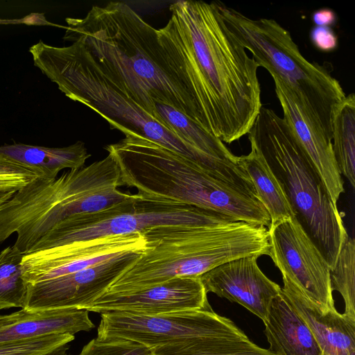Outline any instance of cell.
I'll use <instances>...</instances> for the list:
<instances>
[{
  "label": "cell",
  "mask_w": 355,
  "mask_h": 355,
  "mask_svg": "<svg viewBox=\"0 0 355 355\" xmlns=\"http://www.w3.org/2000/svg\"><path fill=\"white\" fill-rule=\"evenodd\" d=\"M224 23L259 67L294 103L307 125L331 141L335 114L346 97L339 81L301 53L291 33L273 19H252L214 1Z\"/></svg>",
  "instance_id": "obj_6"
},
{
  "label": "cell",
  "mask_w": 355,
  "mask_h": 355,
  "mask_svg": "<svg viewBox=\"0 0 355 355\" xmlns=\"http://www.w3.org/2000/svg\"><path fill=\"white\" fill-rule=\"evenodd\" d=\"M310 39L322 51H331L338 46V37L330 26H315L310 32Z\"/></svg>",
  "instance_id": "obj_29"
},
{
  "label": "cell",
  "mask_w": 355,
  "mask_h": 355,
  "mask_svg": "<svg viewBox=\"0 0 355 355\" xmlns=\"http://www.w3.org/2000/svg\"><path fill=\"white\" fill-rule=\"evenodd\" d=\"M35 67L72 101L99 114L125 136L153 141L202 166L209 159L160 124L129 98L98 67L79 42L57 47L42 41L29 49Z\"/></svg>",
  "instance_id": "obj_7"
},
{
  "label": "cell",
  "mask_w": 355,
  "mask_h": 355,
  "mask_svg": "<svg viewBox=\"0 0 355 355\" xmlns=\"http://www.w3.org/2000/svg\"><path fill=\"white\" fill-rule=\"evenodd\" d=\"M258 257L246 256L225 262L200 279L207 293L241 304L264 322L282 288L261 271Z\"/></svg>",
  "instance_id": "obj_15"
},
{
  "label": "cell",
  "mask_w": 355,
  "mask_h": 355,
  "mask_svg": "<svg viewBox=\"0 0 355 355\" xmlns=\"http://www.w3.org/2000/svg\"><path fill=\"white\" fill-rule=\"evenodd\" d=\"M235 221L225 215L195 206L148 199L132 194L101 211L78 214L56 225L30 252L101 237L141 232L163 225H215Z\"/></svg>",
  "instance_id": "obj_10"
},
{
  "label": "cell",
  "mask_w": 355,
  "mask_h": 355,
  "mask_svg": "<svg viewBox=\"0 0 355 355\" xmlns=\"http://www.w3.org/2000/svg\"><path fill=\"white\" fill-rule=\"evenodd\" d=\"M141 234L147 248L104 293H135L175 277L201 276L243 257L269 254L268 229L243 221L163 225Z\"/></svg>",
  "instance_id": "obj_4"
},
{
  "label": "cell",
  "mask_w": 355,
  "mask_h": 355,
  "mask_svg": "<svg viewBox=\"0 0 355 355\" xmlns=\"http://www.w3.org/2000/svg\"><path fill=\"white\" fill-rule=\"evenodd\" d=\"M96 339L128 340L166 354L193 349L207 350L229 338L247 336L211 306L146 315L126 312L101 314Z\"/></svg>",
  "instance_id": "obj_9"
},
{
  "label": "cell",
  "mask_w": 355,
  "mask_h": 355,
  "mask_svg": "<svg viewBox=\"0 0 355 355\" xmlns=\"http://www.w3.org/2000/svg\"><path fill=\"white\" fill-rule=\"evenodd\" d=\"M69 334H53L0 345V355H46L74 340Z\"/></svg>",
  "instance_id": "obj_26"
},
{
  "label": "cell",
  "mask_w": 355,
  "mask_h": 355,
  "mask_svg": "<svg viewBox=\"0 0 355 355\" xmlns=\"http://www.w3.org/2000/svg\"><path fill=\"white\" fill-rule=\"evenodd\" d=\"M207 295L200 276L179 277L135 293H103L83 309L153 315L209 307Z\"/></svg>",
  "instance_id": "obj_14"
},
{
  "label": "cell",
  "mask_w": 355,
  "mask_h": 355,
  "mask_svg": "<svg viewBox=\"0 0 355 355\" xmlns=\"http://www.w3.org/2000/svg\"><path fill=\"white\" fill-rule=\"evenodd\" d=\"M191 355H276L268 349L259 347L245 338H232L225 340L213 348Z\"/></svg>",
  "instance_id": "obj_28"
},
{
  "label": "cell",
  "mask_w": 355,
  "mask_h": 355,
  "mask_svg": "<svg viewBox=\"0 0 355 355\" xmlns=\"http://www.w3.org/2000/svg\"><path fill=\"white\" fill-rule=\"evenodd\" d=\"M17 192V191H0V209L2 206L8 202Z\"/></svg>",
  "instance_id": "obj_34"
},
{
  "label": "cell",
  "mask_w": 355,
  "mask_h": 355,
  "mask_svg": "<svg viewBox=\"0 0 355 355\" xmlns=\"http://www.w3.org/2000/svg\"><path fill=\"white\" fill-rule=\"evenodd\" d=\"M330 279L332 290L337 291L344 300L343 315L355 324V241L349 235L330 270Z\"/></svg>",
  "instance_id": "obj_25"
},
{
  "label": "cell",
  "mask_w": 355,
  "mask_h": 355,
  "mask_svg": "<svg viewBox=\"0 0 355 355\" xmlns=\"http://www.w3.org/2000/svg\"><path fill=\"white\" fill-rule=\"evenodd\" d=\"M320 355H323L322 354H320Z\"/></svg>",
  "instance_id": "obj_37"
},
{
  "label": "cell",
  "mask_w": 355,
  "mask_h": 355,
  "mask_svg": "<svg viewBox=\"0 0 355 355\" xmlns=\"http://www.w3.org/2000/svg\"><path fill=\"white\" fill-rule=\"evenodd\" d=\"M35 178L21 175H0V191H18Z\"/></svg>",
  "instance_id": "obj_31"
},
{
  "label": "cell",
  "mask_w": 355,
  "mask_h": 355,
  "mask_svg": "<svg viewBox=\"0 0 355 355\" xmlns=\"http://www.w3.org/2000/svg\"><path fill=\"white\" fill-rule=\"evenodd\" d=\"M119 166L109 154L86 167L71 169L53 179L35 178L0 209V243L12 234L24 254L56 225L71 216L101 211L132 194L121 192Z\"/></svg>",
  "instance_id": "obj_5"
},
{
  "label": "cell",
  "mask_w": 355,
  "mask_h": 355,
  "mask_svg": "<svg viewBox=\"0 0 355 355\" xmlns=\"http://www.w3.org/2000/svg\"><path fill=\"white\" fill-rule=\"evenodd\" d=\"M69 345H64L51 353L46 355H69L68 354Z\"/></svg>",
  "instance_id": "obj_35"
},
{
  "label": "cell",
  "mask_w": 355,
  "mask_h": 355,
  "mask_svg": "<svg viewBox=\"0 0 355 355\" xmlns=\"http://www.w3.org/2000/svg\"><path fill=\"white\" fill-rule=\"evenodd\" d=\"M21 23H24L28 25H52L60 26L58 25L50 23L46 19L44 14L40 13H32L26 16L21 19Z\"/></svg>",
  "instance_id": "obj_33"
},
{
  "label": "cell",
  "mask_w": 355,
  "mask_h": 355,
  "mask_svg": "<svg viewBox=\"0 0 355 355\" xmlns=\"http://www.w3.org/2000/svg\"><path fill=\"white\" fill-rule=\"evenodd\" d=\"M251 150L239 157L241 166L249 175L256 195L270 218V227L295 216L284 189L259 149L250 142ZM269 227V228H270Z\"/></svg>",
  "instance_id": "obj_21"
},
{
  "label": "cell",
  "mask_w": 355,
  "mask_h": 355,
  "mask_svg": "<svg viewBox=\"0 0 355 355\" xmlns=\"http://www.w3.org/2000/svg\"><path fill=\"white\" fill-rule=\"evenodd\" d=\"M157 120L193 148L217 162L240 167L239 157L234 155L219 139L177 109L155 102Z\"/></svg>",
  "instance_id": "obj_22"
},
{
  "label": "cell",
  "mask_w": 355,
  "mask_h": 355,
  "mask_svg": "<svg viewBox=\"0 0 355 355\" xmlns=\"http://www.w3.org/2000/svg\"><path fill=\"white\" fill-rule=\"evenodd\" d=\"M269 254L322 314L336 311L330 268L315 243L294 216L268 229Z\"/></svg>",
  "instance_id": "obj_11"
},
{
  "label": "cell",
  "mask_w": 355,
  "mask_h": 355,
  "mask_svg": "<svg viewBox=\"0 0 355 355\" xmlns=\"http://www.w3.org/2000/svg\"><path fill=\"white\" fill-rule=\"evenodd\" d=\"M146 248L141 232L71 243L24 254L22 272L28 284L70 275L121 253Z\"/></svg>",
  "instance_id": "obj_13"
},
{
  "label": "cell",
  "mask_w": 355,
  "mask_h": 355,
  "mask_svg": "<svg viewBox=\"0 0 355 355\" xmlns=\"http://www.w3.org/2000/svg\"><path fill=\"white\" fill-rule=\"evenodd\" d=\"M312 20L315 26H329L335 24L336 15L334 10L329 8H322L313 12Z\"/></svg>",
  "instance_id": "obj_32"
},
{
  "label": "cell",
  "mask_w": 355,
  "mask_h": 355,
  "mask_svg": "<svg viewBox=\"0 0 355 355\" xmlns=\"http://www.w3.org/2000/svg\"><path fill=\"white\" fill-rule=\"evenodd\" d=\"M78 355H155L154 348L128 340H92Z\"/></svg>",
  "instance_id": "obj_27"
},
{
  "label": "cell",
  "mask_w": 355,
  "mask_h": 355,
  "mask_svg": "<svg viewBox=\"0 0 355 355\" xmlns=\"http://www.w3.org/2000/svg\"><path fill=\"white\" fill-rule=\"evenodd\" d=\"M66 21L64 40L81 43L101 70L153 118L157 120V102L177 109L204 129L169 23L157 30L128 4L113 1L93 6L84 18Z\"/></svg>",
  "instance_id": "obj_1"
},
{
  "label": "cell",
  "mask_w": 355,
  "mask_h": 355,
  "mask_svg": "<svg viewBox=\"0 0 355 355\" xmlns=\"http://www.w3.org/2000/svg\"><path fill=\"white\" fill-rule=\"evenodd\" d=\"M248 135L280 182L297 220L331 270L348 234L338 207L328 196L291 127L274 110L262 106Z\"/></svg>",
  "instance_id": "obj_8"
},
{
  "label": "cell",
  "mask_w": 355,
  "mask_h": 355,
  "mask_svg": "<svg viewBox=\"0 0 355 355\" xmlns=\"http://www.w3.org/2000/svg\"><path fill=\"white\" fill-rule=\"evenodd\" d=\"M24 256L14 245L0 252V311L26 306L28 284L23 277Z\"/></svg>",
  "instance_id": "obj_24"
},
{
  "label": "cell",
  "mask_w": 355,
  "mask_h": 355,
  "mask_svg": "<svg viewBox=\"0 0 355 355\" xmlns=\"http://www.w3.org/2000/svg\"><path fill=\"white\" fill-rule=\"evenodd\" d=\"M0 175H21L37 178L35 172L29 167L0 155Z\"/></svg>",
  "instance_id": "obj_30"
},
{
  "label": "cell",
  "mask_w": 355,
  "mask_h": 355,
  "mask_svg": "<svg viewBox=\"0 0 355 355\" xmlns=\"http://www.w3.org/2000/svg\"><path fill=\"white\" fill-rule=\"evenodd\" d=\"M264 333L270 350L276 355H320L321 350L311 330L284 295L272 300Z\"/></svg>",
  "instance_id": "obj_19"
},
{
  "label": "cell",
  "mask_w": 355,
  "mask_h": 355,
  "mask_svg": "<svg viewBox=\"0 0 355 355\" xmlns=\"http://www.w3.org/2000/svg\"><path fill=\"white\" fill-rule=\"evenodd\" d=\"M282 293L311 330L323 355H355V324L336 310L319 313L301 290L282 276Z\"/></svg>",
  "instance_id": "obj_18"
},
{
  "label": "cell",
  "mask_w": 355,
  "mask_h": 355,
  "mask_svg": "<svg viewBox=\"0 0 355 355\" xmlns=\"http://www.w3.org/2000/svg\"><path fill=\"white\" fill-rule=\"evenodd\" d=\"M94 324L85 309L21 310L0 315V345L53 334L89 331Z\"/></svg>",
  "instance_id": "obj_16"
},
{
  "label": "cell",
  "mask_w": 355,
  "mask_h": 355,
  "mask_svg": "<svg viewBox=\"0 0 355 355\" xmlns=\"http://www.w3.org/2000/svg\"><path fill=\"white\" fill-rule=\"evenodd\" d=\"M4 21V20H3V21L0 20V23H1V21Z\"/></svg>",
  "instance_id": "obj_36"
},
{
  "label": "cell",
  "mask_w": 355,
  "mask_h": 355,
  "mask_svg": "<svg viewBox=\"0 0 355 355\" xmlns=\"http://www.w3.org/2000/svg\"><path fill=\"white\" fill-rule=\"evenodd\" d=\"M169 9L186 39L206 130L231 144L262 107L258 64L226 27L214 1H178Z\"/></svg>",
  "instance_id": "obj_2"
},
{
  "label": "cell",
  "mask_w": 355,
  "mask_h": 355,
  "mask_svg": "<svg viewBox=\"0 0 355 355\" xmlns=\"http://www.w3.org/2000/svg\"><path fill=\"white\" fill-rule=\"evenodd\" d=\"M274 83L275 93L282 108L283 119L291 127L332 202L337 206L345 189L334 157L331 141L311 128L290 97L277 83Z\"/></svg>",
  "instance_id": "obj_17"
},
{
  "label": "cell",
  "mask_w": 355,
  "mask_h": 355,
  "mask_svg": "<svg viewBox=\"0 0 355 355\" xmlns=\"http://www.w3.org/2000/svg\"><path fill=\"white\" fill-rule=\"evenodd\" d=\"M105 149L115 159L123 185L143 198L192 205L250 224L263 216L255 193L153 141L129 135Z\"/></svg>",
  "instance_id": "obj_3"
},
{
  "label": "cell",
  "mask_w": 355,
  "mask_h": 355,
  "mask_svg": "<svg viewBox=\"0 0 355 355\" xmlns=\"http://www.w3.org/2000/svg\"><path fill=\"white\" fill-rule=\"evenodd\" d=\"M0 155L31 168L38 178L44 179L55 178L64 168H80L91 156L80 141L60 148L5 144L0 146Z\"/></svg>",
  "instance_id": "obj_20"
},
{
  "label": "cell",
  "mask_w": 355,
  "mask_h": 355,
  "mask_svg": "<svg viewBox=\"0 0 355 355\" xmlns=\"http://www.w3.org/2000/svg\"><path fill=\"white\" fill-rule=\"evenodd\" d=\"M146 249L125 252L70 275L28 284L24 309H83L103 295Z\"/></svg>",
  "instance_id": "obj_12"
},
{
  "label": "cell",
  "mask_w": 355,
  "mask_h": 355,
  "mask_svg": "<svg viewBox=\"0 0 355 355\" xmlns=\"http://www.w3.org/2000/svg\"><path fill=\"white\" fill-rule=\"evenodd\" d=\"M332 149L341 175L355 187V96H346L334 119Z\"/></svg>",
  "instance_id": "obj_23"
}]
</instances>
